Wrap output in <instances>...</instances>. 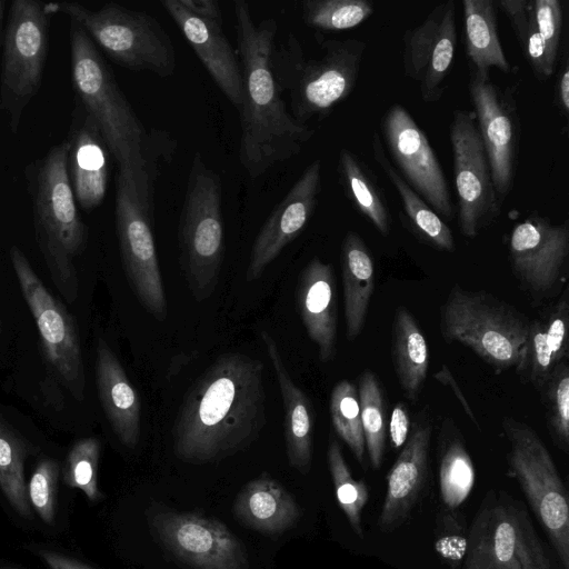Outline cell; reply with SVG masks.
Returning <instances> with one entry per match:
<instances>
[{
  "mask_svg": "<svg viewBox=\"0 0 569 569\" xmlns=\"http://www.w3.org/2000/svg\"><path fill=\"white\" fill-rule=\"evenodd\" d=\"M411 432V421L403 403L393 407L389 422L390 442L395 449L402 448Z\"/></svg>",
  "mask_w": 569,
  "mask_h": 569,
  "instance_id": "obj_48",
  "label": "cell"
},
{
  "mask_svg": "<svg viewBox=\"0 0 569 569\" xmlns=\"http://www.w3.org/2000/svg\"><path fill=\"white\" fill-rule=\"evenodd\" d=\"M267 356L273 367L284 411V441L289 463L299 472H309L316 413L310 398L293 382L282 360L277 342L261 331Z\"/></svg>",
  "mask_w": 569,
  "mask_h": 569,
  "instance_id": "obj_26",
  "label": "cell"
},
{
  "mask_svg": "<svg viewBox=\"0 0 569 569\" xmlns=\"http://www.w3.org/2000/svg\"><path fill=\"white\" fill-rule=\"evenodd\" d=\"M529 327L523 313L485 290L456 284L440 308L442 338L468 347L496 373L518 367Z\"/></svg>",
  "mask_w": 569,
  "mask_h": 569,
  "instance_id": "obj_7",
  "label": "cell"
},
{
  "mask_svg": "<svg viewBox=\"0 0 569 569\" xmlns=\"http://www.w3.org/2000/svg\"><path fill=\"white\" fill-rule=\"evenodd\" d=\"M49 17L42 1L13 0L10 4L3 40L0 110L8 116L12 133L19 131L23 111L42 82Z\"/></svg>",
  "mask_w": 569,
  "mask_h": 569,
  "instance_id": "obj_10",
  "label": "cell"
},
{
  "mask_svg": "<svg viewBox=\"0 0 569 569\" xmlns=\"http://www.w3.org/2000/svg\"><path fill=\"white\" fill-rule=\"evenodd\" d=\"M58 475L57 461L42 459L37 465L28 486L30 506L47 525L54 521Z\"/></svg>",
  "mask_w": 569,
  "mask_h": 569,
  "instance_id": "obj_43",
  "label": "cell"
},
{
  "mask_svg": "<svg viewBox=\"0 0 569 569\" xmlns=\"http://www.w3.org/2000/svg\"><path fill=\"white\" fill-rule=\"evenodd\" d=\"M509 261L523 290L550 296L563 280L569 258V223H553L531 212L513 226L509 236Z\"/></svg>",
  "mask_w": 569,
  "mask_h": 569,
  "instance_id": "obj_16",
  "label": "cell"
},
{
  "mask_svg": "<svg viewBox=\"0 0 569 569\" xmlns=\"http://www.w3.org/2000/svg\"><path fill=\"white\" fill-rule=\"evenodd\" d=\"M358 395L366 452L373 469H379L385 456L387 426L386 406L380 382L370 370L359 377Z\"/></svg>",
  "mask_w": 569,
  "mask_h": 569,
  "instance_id": "obj_33",
  "label": "cell"
},
{
  "mask_svg": "<svg viewBox=\"0 0 569 569\" xmlns=\"http://www.w3.org/2000/svg\"><path fill=\"white\" fill-rule=\"evenodd\" d=\"M431 425L423 419L413 426L387 475V490L378 519L383 531L401 526L413 509L428 473Z\"/></svg>",
  "mask_w": 569,
  "mask_h": 569,
  "instance_id": "obj_23",
  "label": "cell"
},
{
  "mask_svg": "<svg viewBox=\"0 0 569 569\" xmlns=\"http://www.w3.org/2000/svg\"><path fill=\"white\" fill-rule=\"evenodd\" d=\"M296 303L303 327L318 348L322 362L337 352V300L333 268L313 257L301 270L296 288Z\"/></svg>",
  "mask_w": 569,
  "mask_h": 569,
  "instance_id": "obj_24",
  "label": "cell"
},
{
  "mask_svg": "<svg viewBox=\"0 0 569 569\" xmlns=\"http://www.w3.org/2000/svg\"><path fill=\"white\" fill-rule=\"evenodd\" d=\"M68 173L78 204L86 211L99 207L107 192L108 148L93 119L77 101L68 138Z\"/></svg>",
  "mask_w": 569,
  "mask_h": 569,
  "instance_id": "obj_22",
  "label": "cell"
},
{
  "mask_svg": "<svg viewBox=\"0 0 569 569\" xmlns=\"http://www.w3.org/2000/svg\"><path fill=\"white\" fill-rule=\"evenodd\" d=\"M518 505L487 497L477 511L461 569H521L517 555Z\"/></svg>",
  "mask_w": 569,
  "mask_h": 569,
  "instance_id": "obj_21",
  "label": "cell"
},
{
  "mask_svg": "<svg viewBox=\"0 0 569 569\" xmlns=\"http://www.w3.org/2000/svg\"><path fill=\"white\" fill-rule=\"evenodd\" d=\"M508 17L526 60L540 79L549 78L556 68L539 33L533 0H501L498 2Z\"/></svg>",
  "mask_w": 569,
  "mask_h": 569,
  "instance_id": "obj_34",
  "label": "cell"
},
{
  "mask_svg": "<svg viewBox=\"0 0 569 569\" xmlns=\"http://www.w3.org/2000/svg\"><path fill=\"white\" fill-rule=\"evenodd\" d=\"M468 91L495 190L502 204L512 190L518 162L520 122L516 103L490 76H480L472 69H469Z\"/></svg>",
  "mask_w": 569,
  "mask_h": 569,
  "instance_id": "obj_14",
  "label": "cell"
},
{
  "mask_svg": "<svg viewBox=\"0 0 569 569\" xmlns=\"http://www.w3.org/2000/svg\"><path fill=\"white\" fill-rule=\"evenodd\" d=\"M502 428L509 442V475L525 493L561 569H569V500L552 456L527 423L505 417Z\"/></svg>",
  "mask_w": 569,
  "mask_h": 569,
  "instance_id": "obj_9",
  "label": "cell"
},
{
  "mask_svg": "<svg viewBox=\"0 0 569 569\" xmlns=\"http://www.w3.org/2000/svg\"><path fill=\"white\" fill-rule=\"evenodd\" d=\"M263 373L257 358L219 356L184 395L172 428L174 455L207 463L247 449L267 422Z\"/></svg>",
  "mask_w": 569,
  "mask_h": 569,
  "instance_id": "obj_1",
  "label": "cell"
},
{
  "mask_svg": "<svg viewBox=\"0 0 569 569\" xmlns=\"http://www.w3.org/2000/svg\"><path fill=\"white\" fill-rule=\"evenodd\" d=\"M96 383L101 406L117 438L127 448H134L141 435L139 393L102 338L97 343Z\"/></svg>",
  "mask_w": 569,
  "mask_h": 569,
  "instance_id": "obj_25",
  "label": "cell"
},
{
  "mask_svg": "<svg viewBox=\"0 0 569 569\" xmlns=\"http://www.w3.org/2000/svg\"><path fill=\"white\" fill-rule=\"evenodd\" d=\"M457 47L456 4L435 7L421 23L403 34L402 64L426 102L441 99Z\"/></svg>",
  "mask_w": 569,
  "mask_h": 569,
  "instance_id": "obj_18",
  "label": "cell"
},
{
  "mask_svg": "<svg viewBox=\"0 0 569 569\" xmlns=\"http://www.w3.org/2000/svg\"><path fill=\"white\" fill-rule=\"evenodd\" d=\"M329 411L335 432L349 447L358 462L366 466V447L361 426L357 387L347 379L335 385L330 393Z\"/></svg>",
  "mask_w": 569,
  "mask_h": 569,
  "instance_id": "obj_38",
  "label": "cell"
},
{
  "mask_svg": "<svg viewBox=\"0 0 569 569\" xmlns=\"http://www.w3.org/2000/svg\"><path fill=\"white\" fill-rule=\"evenodd\" d=\"M321 162L313 160L260 228L249 257L246 280H257L305 229L317 207Z\"/></svg>",
  "mask_w": 569,
  "mask_h": 569,
  "instance_id": "obj_19",
  "label": "cell"
},
{
  "mask_svg": "<svg viewBox=\"0 0 569 569\" xmlns=\"http://www.w3.org/2000/svg\"><path fill=\"white\" fill-rule=\"evenodd\" d=\"M340 186L356 210L383 236L390 230L388 203L372 170L348 148L338 156Z\"/></svg>",
  "mask_w": 569,
  "mask_h": 569,
  "instance_id": "obj_32",
  "label": "cell"
},
{
  "mask_svg": "<svg viewBox=\"0 0 569 569\" xmlns=\"http://www.w3.org/2000/svg\"><path fill=\"white\" fill-rule=\"evenodd\" d=\"M24 447L17 435L0 420V489L11 507L31 520L32 511L24 480Z\"/></svg>",
  "mask_w": 569,
  "mask_h": 569,
  "instance_id": "obj_37",
  "label": "cell"
},
{
  "mask_svg": "<svg viewBox=\"0 0 569 569\" xmlns=\"http://www.w3.org/2000/svg\"><path fill=\"white\" fill-rule=\"evenodd\" d=\"M435 379H437L440 383L448 386L455 392L457 399L463 407V410L466 411L469 419L478 429H480V425L478 423V420L476 419L473 411L471 410L468 401L466 400L462 391L460 390L457 381L452 377L447 366L443 365L441 369L437 373H435Z\"/></svg>",
  "mask_w": 569,
  "mask_h": 569,
  "instance_id": "obj_49",
  "label": "cell"
},
{
  "mask_svg": "<svg viewBox=\"0 0 569 569\" xmlns=\"http://www.w3.org/2000/svg\"><path fill=\"white\" fill-rule=\"evenodd\" d=\"M233 515L250 529L278 535L296 523L300 510L280 482L262 475L239 491L233 503Z\"/></svg>",
  "mask_w": 569,
  "mask_h": 569,
  "instance_id": "obj_27",
  "label": "cell"
},
{
  "mask_svg": "<svg viewBox=\"0 0 569 569\" xmlns=\"http://www.w3.org/2000/svg\"><path fill=\"white\" fill-rule=\"evenodd\" d=\"M68 141L50 148L27 168L37 243L52 281L68 302L78 293L74 259L88 242L68 173Z\"/></svg>",
  "mask_w": 569,
  "mask_h": 569,
  "instance_id": "obj_4",
  "label": "cell"
},
{
  "mask_svg": "<svg viewBox=\"0 0 569 569\" xmlns=\"http://www.w3.org/2000/svg\"><path fill=\"white\" fill-rule=\"evenodd\" d=\"M100 442L96 438H83L74 442L68 452L64 468V481L81 490L89 500L102 498L98 488V463Z\"/></svg>",
  "mask_w": 569,
  "mask_h": 569,
  "instance_id": "obj_41",
  "label": "cell"
},
{
  "mask_svg": "<svg viewBox=\"0 0 569 569\" xmlns=\"http://www.w3.org/2000/svg\"><path fill=\"white\" fill-rule=\"evenodd\" d=\"M547 346L556 365L567 361L569 351V303L568 292L563 291L558 301L550 308L545 319H541Z\"/></svg>",
  "mask_w": 569,
  "mask_h": 569,
  "instance_id": "obj_44",
  "label": "cell"
},
{
  "mask_svg": "<svg viewBox=\"0 0 569 569\" xmlns=\"http://www.w3.org/2000/svg\"><path fill=\"white\" fill-rule=\"evenodd\" d=\"M0 569H16V568H11V567H2Z\"/></svg>",
  "mask_w": 569,
  "mask_h": 569,
  "instance_id": "obj_54",
  "label": "cell"
},
{
  "mask_svg": "<svg viewBox=\"0 0 569 569\" xmlns=\"http://www.w3.org/2000/svg\"><path fill=\"white\" fill-rule=\"evenodd\" d=\"M321 56L306 58L295 34L280 49L273 47L271 69L281 91L290 100V113L300 123L322 119L355 89L367 48L358 39L320 42Z\"/></svg>",
  "mask_w": 569,
  "mask_h": 569,
  "instance_id": "obj_5",
  "label": "cell"
},
{
  "mask_svg": "<svg viewBox=\"0 0 569 569\" xmlns=\"http://www.w3.org/2000/svg\"><path fill=\"white\" fill-rule=\"evenodd\" d=\"M556 366L546 342L541 319L530 321L523 355L516 368L517 373L523 382L530 383L540 392Z\"/></svg>",
  "mask_w": 569,
  "mask_h": 569,
  "instance_id": "obj_42",
  "label": "cell"
},
{
  "mask_svg": "<svg viewBox=\"0 0 569 569\" xmlns=\"http://www.w3.org/2000/svg\"><path fill=\"white\" fill-rule=\"evenodd\" d=\"M373 6L366 0H303L301 14L310 28L325 31L352 29L373 12Z\"/></svg>",
  "mask_w": 569,
  "mask_h": 569,
  "instance_id": "obj_39",
  "label": "cell"
},
{
  "mask_svg": "<svg viewBox=\"0 0 569 569\" xmlns=\"http://www.w3.org/2000/svg\"><path fill=\"white\" fill-rule=\"evenodd\" d=\"M462 8L469 69L483 77L490 76L491 68L510 72L511 66L499 39L493 1L463 0Z\"/></svg>",
  "mask_w": 569,
  "mask_h": 569,
  "instance_id": "obj_30",
  "label": "cell"
},
{
  "mask_svg": "<svg viewBox=\"0 0 569 569\" xmlns=\"http://www.w3.org/2000/svg\"><path fill=\"white\" fill-rule=\"evenodd\" d=\"M151 527L159 541L193 569H247L240 541L220 521L191 512H158Z\"/></svg>",
  "mask_w": 569,
  "mask_h": 569,
  "instance_id": "obj_17",
  "label": "cell"
},
{
  "mask_svg": "<svg viewBox=\"0 0 569 569\" xmlns=\"http://www.w3.org/2000/svg\"><path fill=\"white\" fill-rule=\"evenodd\" d=\"M557 99L560 109L567 114L569 111V68L568 63H563L557 86Z\"/></svg>",
  "mask_w": 569,
  "mask_h": 569,
  "instance_id": "obj_52",
  "label": "cell"
},
{
  "mask_svg": "<svg viewBox=\"0 0 569 569\" xmlns=\"http://www.w3.org/2000/svg\"><path fill=\"white\" fill-rule=\"evenodd\" d=\"M460 233L475 238L500 214L490 166L473 111L456 110L449 130Z\"/></svg>",
  "mask_w": 569,
  "mask_h": 569,
  "instance_id": "obj_12",
  "label": "cell"
},
{
  "mask_svg": "<svg viewBox=\"0 0 569 569\" xmlns=\"http://www.w3.org/2000/svg\"><path fill=\"white\" fill-rule=\"evenodd\" d=\"M10 259L38 327L47 361L74 396L81 399L84 389L83 362L72 317L42 283L18 247L10 249Z\"/></svg>",
  "mask_w": 569,
  "mask_h": 569,
  "instance_id": "obj_13",
  "label": "cell"
},
{
  "mask_svg": "<svg viewBox=\"0 0 569 569\" xmlns=\"http://www.w3.org/2000/svg\"><path fill=\"white\" fill-rule=\"evenodd\" d=\"M180 2L194 14L211 19H222L220 6L214 0H180Z\"/></svg>",
  "mask_w": 569,
  "mask_h": 569,
  "instance_id": "obj_51",
  "label": "cell"
},
{
  "mask_svg": "<svg viewBox=\"0 0 569 569\" xmlns=\"http://www.w3.org/2000/svg\"><path fill=\"white\" fill-rule=\"evenodd\" d=\"M475 467L459 437L443 445L439 463V488L445 506L455 510L469 497L475 485Z\"/></svg>",
  "mask_w": 569,
  "mask_h": 569,
  "instance_id": "obj_35",
  "label": "cell"
},
{
  "mask_svg": "<svg viewBox=\"0 0 569 569\" xmlns=\"http://www.w3.org/2000/svg\"><path fill=\"white\" fill-rule=\"evenodd\" d=\"M385 144L402 179L441 218H453V208L442 168L425 132L398 103L381 120Z\"/></svg>",
  "mask_w": 569,
  "mask_h": 569,
  "instance_id": "obj_15",
  "label": "cell"
},
{
  "mask_svg": "<svg viewBox=\"0 0 569 569\" xmlns=\"http://www.w3.org/2000/svg\"><path fill=\"white\" fill-rule=\"evenodd\" d=\"M518 520L517 555L521 569H555L526 509L519 505Z\"/></svg>",
  "mask_w": 569,
  "mask_h": 569,
  "instance_id": "obj_46",
  "label": "cell"
},
{
  "mask_svg": "<svg viewBox=\"0 0 569 569\" xmlns=\"http://www.w3.org/2000/svg\"><path fill=\"white\" fill-rule=\"evenodd\" d=\"M392 357L405 397L416 401L429 369V348L418 322L405 307H398L392 325Z\"/></svg>",
  "mask_w": 569,
  "mask_h": 569,
  "instance_id": "obj_29",
  "label": "cell"
},
{
  "mask_svg": "<svg viewBox=\"0 0 569 569\" xmlns=\"http://www.w3.org/2000/svg\"><path fill=\"white\" fill-rule=\"evenodd\" d=\"M6 0H0V40H1V30H2V22L4 18V10H6Z\"/></svg>",
  "mask_w": 569,
  "mask_h": 569,
  "instance_id": "obj_53",
  "label": "cell"
},
{
  "mask_svg": "<svg viewBox=\"0 0 569 569\" xmlns=\"http://www.w3.org/2000/svg\"><path fill=\"white\" fill-rule=\"evenodd\" d=\"M372 153L395 187L402 206V212L410 228L435 248L443 251L456 249L455 238L448 224L428 203L402 179L399 171L390 162L378 132L372 136Z\"/></svg>",
  "mask_w": 569,
  "mask_h": 569,
  "instance_id": "obj_31",
  "label": "cell"
},
{
  "mask_svg": "<svg viewBox=\"0 0 569 569\" xmlns=\"http://www.w3.org/2000/svg\"><path fill=\"white\" fill-rule=\"evenodd\" d=\"M327 462L338 505L355 533L363 538L361 516L369 499L368 486L363 480L352 477L340 445L335 438H331L328 445Z\"/></svg>",
  "mask_w": 569,
  "mask_h": 569,
  "instance_id": "obj_36",
  "label": "cell"
},
{
  "mask_svg": "<svg viewBox=\"0 0 569 569\" xmlns=\"http://www.w3.org/2000/svg\"><path fill=\"white\" fill-rule=\"evenodd\" d=\"M533 12L548 56L557 64L563 28V8L559 0H533Z\"/></svg>",
  "mask_w": 569,
  "mask_h": 569,
  "instance_id": "obj_45",
  "label": "cell"
},
{
  "mask_svg": "<svg viewBox=\"0 0 569 569\" xmlns=\"http://www.w3.org/2000/svg\"><path fill=\"white\" fill-rule=\"evenodd\" d=\"M340 259L346 330L352 341L366 323L375 291V262L366 242L355 231L345 236Z\"/></svg>",
  "mask_w": 569,
  "mask_h": 569,
  "instance_id": "obj_28",
  "label": "cell"
},
{
  "mask_svg": "<svg viewBox=\"0 0 569 569\" xmlns=\"http://www.w3.org/2000/svg\"><path fill=\"white\" fill-rule=\"evenodd\" d=\"M46 12L76 21L117 64L170 77L177 68L174 44L152 14L108 2L91 10L79 2H44Z\"/></svg>",
  "mask_w": 569,
  "mask_h": 569,
  "instance_id": "obj_8",
  "label": "cell"
},
{
  "mask_svg": "<svg viewBox=\"0 0 569 569\" xmlns=\"http://www.w3.org/2000/svg\"><path fill=\"white\" fill-rule=\"evenodd\" d=\"M161 4L188 41L224 97L240 111L243 81L237 51L222 30V19L194 14L180 0H161Z\"/></svg>",
  "mask_w": 569,
  "mask_h": 569,
  "instance_id": "obj_20",
  "label": "cell"
},
{
  "mask_svg": "<svg viewBox=\"0 0 569 569\" xmlns=\"http://www.w3.org/2000/svg\"><path fill=\"white\" fill-rule=\"evenodd\" d=\"M546 420L555 443L565 452L569 448V367L558 363L540 391Z\"/></svg>",
  "mask_w": 569,
  "mask_h": 569,
  "instance_id": "obj_40",
  "label": "cell"
},
{
  "mask_svg": "<svg viewBox=\"0 0 569 569\" xmlns=\"http://www.w3.org/2000/svg\"><path fill=\"white\" fill-rule=\"evenodd\" d=\"M179 263L193 299L210 298L224 256L222 184L219 174L196 152L189 169L178 224Z\"/></svg>",
  "mask_w": 569,
  "mask_h": 569,
  "instance_id": "obj_6",
  "label": "cell"
},
{
  "mask_svg": "<svg viewBox=\"0 0 569 569\" xmlns=\"http://www.w3.org/2000/svg\"><path fill=\"white\" fill-rule=\"evenodd\" d=\"M233 13L243 81L239 161L248 176L257 179L300 153L315 130L291 116L273 78L277 21L267 18L257 23L242 0L234 2Z\"/></svg>",
  "mask_w": 569,
  "mask_h": 569,
  "instance_id": "obj_2",
  "label": "cell"
},
{
  "mask_svg": "<svg viewBox=\"0 0 569 569\" xmlns=\"http://www.w3.org/2000/svg\"><path fill=\"white\" fill-rule=\"evenodd\" d=\"M116 229L128 283L141 306L158 321L168 303L153 233V204L139 193L131 174L118 172Z\"/></svg>",
  "mask_w": 569,
  "mask_h": 569,
  "instance_id": "obj_11",
  "label": "cell"
},
{
  "mask_svg": "<svg viewBox=\"0 0 569 569\" xmlns=\"http://www.w3.org/2000/svg\"><path fill=\"white\" fill-rule=\"evenodd\" d=\"M69 34L77 101L96 122L119 172L131 174L142 198L153 202L159 139L147 131L96 44L73 20Z\"/></svg>",
  "mask_w": 569,
  "mask_h": 569,
  "instance_id": "obj_3",
  "label": "cell"
},
{
  "mask_svg": "<svg viewBox=\"0 0 569 569\" xmlns=\"http://www.w3.org/2000/svg\"><path fill=\"white\" fill-rule=\"evenodd\" d=\"M436 550L446 559L453 568L465 558L467 537L461 535L457 523L445 530V535L436 541Z\"/></svg>",
  "mask_w": 569,
  "mask_h": 569,
  "instance_id": "obj_47",
  "label": "cell"
},
{
  "mask_svg": "<svg viewBox=\"0 0 569 569\" xmlns=\"http://www.w3.org/2000/svg\"><path fill=\"white\" fill-rule=\"evenodd\" d=\"M39 555L50 569H93L74 558L54 551L40 550Z\"/></svg>",
  "mask_w": 569,
  "mask_h": 569,
  "instance_id": "obj_50",
  "label": "cell"
}]
</instances>
